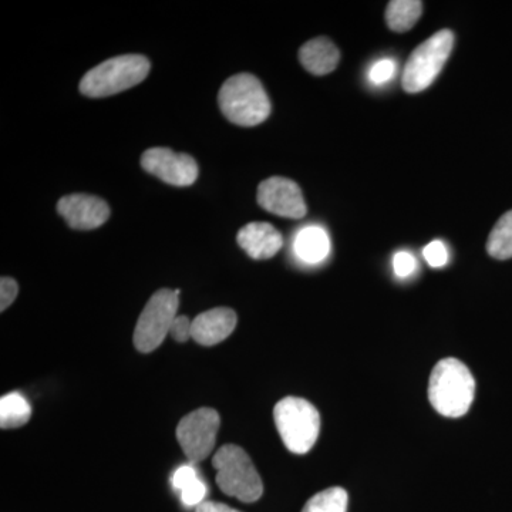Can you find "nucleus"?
I'll use <instances>...</instances> for the list:
<instances>
[{
	"instance_id": "obj_1",
	"label": "nucleus",
	"mask_w": 512,
	"mask_h": 512,
	"mask_svg": "<svg viewBox=\"0 0 512 512\" xmlns=\"http://www.w3.org/2000/svg\"><path fill=\"white\" fill-rule=\"evenodd\" d=\"M476 397V380L470 369L454 357L440 360L431 372L429 400L441 416H466Z\"/></svg>"
},
{
	"instance_id": "obj_2",
	"label": "nucleus",
	"mask_w": 512,
	"mask_h": 512,
	"mask_svg": "<svg viewBox=\"0 0 512 512\" xmlns=\"http://www.w3.org/2000/svg\"><path fill=\"white\" fill-rule=\"evenodd\" d=\"M222 114L241 127H255L271 114V101L264 86L251 73H239L222 84L218 94Z\"/></svg>"
},
{
	"instance_id": "obj_3",
	"label": "nucleus",
	"mask_w": 512,
	"mask_h": 512,
	"mask_svg": "<svg viewBox=\"0 0 512 512\" xmlns=\"http://www.w3.org/2000/svg\"><path fill=\"white\" fill-rule=\"evenodd\" d=\"M150 67V60L146 56L113 57L84 74L80 82V92L90 99H101L126 92L146 79Z\"/></svg>"
},
{
	"instance_id": "obj_4",
	"label": "nucleus",
	"mask_w": 512,
	"mask_h": 512,
	"mask_svg": "<svg viewBox=\"0 0 512 512\" xmlns=\"http://www.w3.org/2000/svg\"><path fill=\"white\" fill-rule=\"evenodd\" d=\"M217 484L222 493L242 503H255L264 493V484L244 448L227 444L212 458Z\"/></svg>"
},
{
	"instance_id": "obj_5",
	"label": "nucleus",
	"mask_w": 512,
	"mask_h": 512,
	"mask_svg": "<svg viewBox=\"0 0 512 512\" xmlns=\"http://www.w3.org/2000/svg\"><path fill=\"white\" fill-rule=\"evenodd\" d=\"M276 429L293 454H306L318 441L320 416L316 407L299 397H285L274 410Z\"/></svg>"
},
{
	"instance_id": "obj_6",
	"label": "nucleus",
	"mask_w": 512,
	"mask_h": 512,
	"mask_svg": "<svg viewBox=\"0 0 512 512\" xmlns=\"http://www.w3.org/2000/svg\"><path fill=\"white\" fill-rule=\"evenodd\" d=\"M454 33L443 29L417 46L404 67L402 86L404 92L414 94L429 89L446 66L453 52Z\"/></svg>"
},
{
	"instance_id": "obj_7",
	"label": "nucleus",
	"mask_w": 512,
	"mask_h": 512,
	"mask_svg": "<svg viewBox=\"0 0 512 512\" xmlns=\"http://www.w3.org/2000/svg\"><path fill=\"white\" fill-rule=\"evenodd\" d=\"M180 291L160 289L151 296L146 308L138 318L134 330V346L138 352H154L170 335L171 326L177 318Z\"/></svg>"
},
{
	"instance_id": "obj_8",
	"label": "nucleus",
	"mask_w": 512,
	"mask_h": 512,
	"mask_svg": "<svg viewBox=\"0 0 512 512\" xmlns=\"http://www.w3.org/2000/svg\"><path fill=\"white\" fill-rule=\"evenodd\" d=\"M220 426V414L210 407L195 410L178 423L175 434L185 457L191 463H201L210 456Z\"/></svg>"
},
{
	"instance_id": "obj_9",
	"label": "nucleus",
	"mask_w": 512,
	"mask_h": 512,
	"mask_svg": "<svg viewBox=\"0 0 512 512\" xmlns=\"http://www.w3.org/2000/svg\"><path fill=\"white\" fill-rule=\"evenodd\" d=\"M141 165L148 174L174 187H190L198 178L197 161L170 148H150L141 156Z\"/></svg>"
},
{
	"instance_id": "obj_10",
	"label": "nucleus",
	"mask_w": 512,
	"mask_h": 512,
	"mask_svg": "<svg viewBox=\"0 0 512 512\" xmlns=\"http://www.w3.org/2000/svg\"><path fill=\"white\" fill-rule=\"evenodd\" d=\"M258 204L265 211L291 220L305 217V200L299 185L285 177H271L258 187Z\"/></svg>"
},
{
	"instance_id": "obj_11",
	"label": "nucleus",
	"mask_w": 512,
	"mask_h": 512,
	"mask_svg": "<svg viewBox=\"0 0 512 512\" xmlns=\"http://www.w3.org/2000/svg\"><path fill=\"white\" fill-rule=\"evenodd\" d=\"M57 211L70 228L90 231L101 227L110 217L107 202L87 194H73L60 198Z\"/></svg>"
},
{
	"instance_id": "obj_12",
	"label": "nucleus",
	"mask_w": 512,
	"mask_h": 512,
	"mask_svg": "<svg viewBox=\"0 0 512 512\" xmlns=\"http://www.w3.org/2000/svg\"><path fill=\"white\" fill-rule=\"evenodd\" d=\"M237 313L229 308H215L202 312L192 320V339L201 346H215L237 328Z\"/></svg>"
},
{
	"instance_id": "obj_13",
	"label": "nucleus",
	"mask_w": 512,
	"mask_h": 512,
	"mask_svg": "<svg viewBox=\"0 0 512 512\" xmlns=\"http://www.w3.org/2000/svg\"><path fill=\"white\" fill-rule=\"evenodd\" d=\"M237 241L239 247L256 261L274 258L284 245L281 232L268 222H251L245 225L238 232Z\"/></svg>"
},
{
	"instance_id": "obj_14",
	"label": "nucleus",
	"mask_w": 512,
	"mask_h": 512,
	"mask_svg": "<svg viewBox=\"0 0 512 512\" xmlns=\"http://www.w3.org/2000/svg\"><path fill=\"white\" fill-rule=\"evenodd\" d=\"M299 60L309 73L326 76L338 67L340 52L328 37H316L301 47Z\"/></svg>"
},
{
	"instance_id": "obj_15",
	"label": "nucleus",
	"mask_w": 512,
	"mask_h": 512,
	"mask_svg": "<svg viewBox=\"0 0 512 512\" xmlns=\"http://www.w3.org/2000/svg\"><path fill=\"white\" fill-rule=\"evenodd\" d=\"M293 251L306 264H319L328 258L330 241L328 232L319 225L302 228L293 242Z\"/></svg>"
},
{
	"instance_id": "obj_16",
	"label": "nucleus",
	"mask_w": 512,
	"mask_h": 512,
	"mask_svg": "<svg viewBox=\"0 0 512 512\" xmlns=\"http://www.w3.org/2000/svg\"><path fill=\"white\" fill-rule=\"evenodd\" d=\"M421 13L423 3L420 0H393L386 9L387 26L393 32H409L419 22Z\"/></svg>"
},
{
	"instance_id": "obj_17",
	"label": "nucleus",
	"mask_w": 512,
	"mask_h": 512,
	"mask_svg": "<svg viewBox=\"0 0 512 512\" xmlns=\"http://www.w3.org/2000/svg\"><path fill=\"white\" fill-rule=\"evenodd\" d=\"M32 416V407L20 393H9L0 399V427L18 429L25 426Z\"/></svg>"
},
{
	"instance_id": "obj_18",
	"label": "nucleus",
	"mask_w": 512,
	"mask_h": 512,
	"mask_svg": "<svg viewBox=\"0 0 512 512\" xmlns=\"http://www.w3.org/2000/svg\"><path fill=\"white\" fill-rule=\"evenodd\" d=\"M173 484L175 490L180 491L181 500L187 507H198L204 503L207 487L197 476L194 467L183 466L174 473Z\"/></svg>"
},
{
	"instance_id": "obj_19",
	"label": "nucleus",
	"mask_w": 512,
	"mask_h": 512,
	"mask_svg": "<svg viewBox=\"0 0 512 512\" xmlns=\"http://www.w3.org/2000/svg\"><path fill=\"white\" fill-rule=\"evenodd\" d=\"M487 252L500 261L512 258V210L505 212L494 225L488 237Z\"/></svg>"
},
{
	"instance_id": "obj_20",
	"label": "nucleus",
	"mask_w": 512,
	"mask_h": 512,
	"mask_svg": "<svg viewBox=\"0 0 512 512\" xmlns=\"http://www.w3.org/2000/svg\"><path fill=\"white\" fill-rule=\"evenodd\" d=\"M349 497L340 487L328 488L313 495L302 512H348Z\"/></svg>"
},
{
	"instance_id": "obj_21",
	"label": "nucleus",
	"mask_w": 512,
	"mask_h": 512,
	"mask_svg": "<svg viewBox=\"0 0 512 512\" xmlns=\"http://www.w3.org/2000/svg\"><path fill=\"white\" fill-rule=\"evenodd\" d=\"M397 63L392 59H382L369 70V80L373 86H384L396 76Z\"/></svg>"
},
{
	"instance_id": "obj_22",
	"label": "nucleus",
	"mask_w": 512,
	"mask_h": 512,
	"mask_svg": "<svg viewBox=\"0 0 512 512\" xmlns=\"http://www.w3.org/2000/svg\"><path fill=\"white\" fill-rule=\"evenodd\" d=\"M417 266L419 264L410 252L399 251L393 256V271L397 278H410L416 272Z\"/></svg>"
},
{
	"instance_id": "obj_23",
	"label": "nucleus",
	"mask_w": 512,
	"mask_h": 512,
	"mask_svg": "<svg viewBox=\"0 0 512 512\" xmlns=\"http://www.w3.org/2000/svg\"><path fill=\"white\" fill-rule=\"evenodd\" d=\"M424 259L431 268H443L448 262V251L446 245L441 241H433L424 248Z\"/></svg>"
},
{
	"instance_id": "obj_24",
	"label": "nucleus",
	"mask_w": 512,
	"mask_h": 512,
	"mask_svg": "<svg viewBox=\"0 0 512 512\" xmlns=\"http://www.w3.org/2000/svg\"><path fill=\"white\" fill-rule=\"evenodd\" d=\"M19 293V286L15 279L2 278L0 281V311H6Z\"/></svg>"
},
{
	"instance_id": "obj_25",
	"label": "nucleus",
	"mask_w": 512,
	"mask_h": 512,
	"mask_svg": "<svg viewBox=\"0 0 512 512\" xmlns=\"http://www.w3.org/2000/svg\"><path fill=\"white\" fill-rule=\"evenodd\" d=\"M192 322L187 316H177L173 326H171L170 335L173 336L175 342L184 343L188 339H192Z\"/></svg>"
},
{
	"instance_id": "obj_26",
	"label": "nucleus",
	"mask_w": 512,
	"mask_h": 512,
	"mask_svg": "<svg viewBox=\"0 0 512 512\" xmlns=\"http://www.w3.org/2000/svg\"><path fill=\"white\" fill-rule=\"evenodd\" d=\"M195 512H241L234 510V508L228 507V505L221 503H214V501H204V503L198 505Z\"/></svg>"
}]
</instances>
